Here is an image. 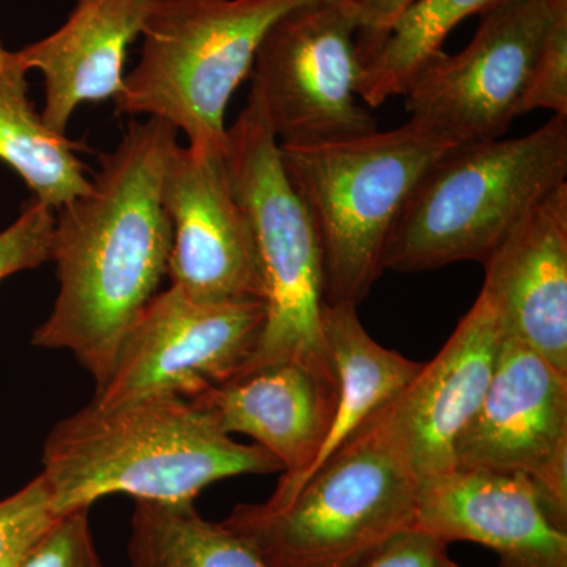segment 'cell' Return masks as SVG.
<instances>
[{"label":"cell","instance_id":"obj_1","mask_svg":"<svg viewBox=\"0 0 567 567\" xmlns=\"http://www.w3.org/2000/svg\"><path fill=\"white\" fill-rule=\"evenodd\" d=\"M177 137L159 118H133L117 147L99 156L89 192L55 210L51 260L59 293L32 344L69 350L95 386L167 276L173 230L162 188Z\"/></svg>","mask_w":567,"mask_h":567},{"label":"cell","instance_id":"obj_2","mask_svg":"<svg viewBox=\"0 0 567 567\" xmlns=\"http://www.w3.org/2000/svg\"><path fill=\"white\" fill-rule=\"evenodd\" d=\"M41 462L58 516L115 494L194 503L216 481L282 472L265 447L234 442L207 410L173 394L85 405L52 427Z\"/></svg>","mask_w":567,"mask_h":567},{"label":"cell","instance_id":"obj_3","mask_svg":"<svg viewBox=\"0 0 567 567\" xmlns=\"http://www.w3.org/2000/svg\"><path fill=\"white\" fill-rule=\"evenodd\" d=\"M567 183V115L513 140L454 145L427 171L395 221L383 270L421 274L484 265L518 224Z\"/></svg>","mask_w":567,"mask_h":567},{"label":"cell","instance_id":"obj_4","mask_svg":"<svg viewBox=\"0 0 567 567\" xmlns=\"http://www.w3.org/2000/svg\"><path fill=\"white\" fill-rule=\"evenodd\" d=\"M390 402L358 425L289 503H241L224 527L270 567H346L413 527L421 477Z\"/></svg>","mask_w":567,"mask_h":567},{"label":"cell","instance_id":"obj_5","mask_svg":"<svg viewBox=\"0 0 567 567\" xmlns=\"http://www.w3.org/2000/svg\"><path fill=\"white\" fill-rule=\"evenodd\" d=\"M454 145L413 122L328 144L284 147L281 162L315 224L324 303L358 306L383 271V252L410 194Z\"/></svg>","mask_w":567,"mask_h":567},{"label":"cell","instance_id":"obj_6","mask_svg":"<svg viewBox=\"0 0 567 567\" xmlns=\"http://www.w3.org/2000/svg\"><path fill=\"white\" fill-rule=\"evenodd\" d=\"M224 156L235 197L251 230L265 303L262 334L238 374L260 365L297 363L338 382L323 334L319 238L287 178L279 142L252 93L227 128Z\"/></svg>","mask_w":567,"mask_h":567},{"label":"cell","instance_id":"obj_7","mask_svg":"<svg viewBox=\"0 0 567 567\" xmlns=\"http://www.w3.org/2000/svg\"><path fill=\"white\" fill-rule=\"evenodd\" d=\"M315 0H156L115 114L173 125L194 151L224 152L226 110L270 25Z\"/></svg>","mask_w":567,"mask_h":567},{"label":"cell","instance_id":"obj_8","mask_svg":"<svg viewBox=\"0 0 567 567\" xmlns=\"http://www.w3.org/2000/svg\"><path fill=\"white\" fill-rule=\"evenodd\" d=\"M357 33L352 0L295 7L265 33L249 78L279 145L328 144L379 130L358 95Z\"/></svg>","mask_w":567,"mask_h":567},{"label":"cell","instance_id":"obj_9","mask_svg":"<svg viewBox=\"0 0 567 567\" xmlns=\"http://www.w3.org/2000/svg\"><path fill=\"white\" fill-rule=\"evenodd\" d=\"M468 44L442 52L404 93L410 122L451 145L498 140L524 115L554 0H498Z\"/></svg>","mask_w":567,"mask_h":567},{"label":"cell","instance_id":"obj_10","mask_svg":"<svg viewBox=\"0 0 567 567\" xmlns=\"http://www.w3.org/2000/svg\"><path fill=\"white\" fill-rule=\"evenodd\" d=\"M264 324L262 300L204 303L171 286L148 301L123 336L91 405L112 409L159 394L197 398L244 369Z\"/></svg>","mask_w":567,"mask_h":567},{"label":"cell","instance_id":"obj_11","mask_svg":"<svg viewBox=\"0 0 567 567\" xmlns=\"http://www.w3.org/2000/svg\"><path fill=\"white\" fill-rule=\"evenodd\" d=\"M454 468L529 477L548 520L567 533V375L503 338L491 385L458 434Z\"/></svg>","mask_w":567,"mask_h":567},{"label":"cell","instance_id":"obj_12","mask_svg":"<svg viewBox=\"0 0 567 567\" xmlns=\"http://www.w3.org/2000/svg\"><path fill=\"white\" fill-rule=\"evenodd\" d=\"M224 152L177 145L171 155L162 188L173 230L167 276L171 286L204 303L264 301L251 230Z\"/></svg>","mask_w":567,"mask_h":567},{"label":"cell","instance_id":"obj_13","mask_svg":"<svg viewBox=\"0 0 567 567\" xmlns=\"http://www.w3.org/2000/svg\"><path fill=\"white\" fill-rule=\"evenodd\" d=\"M413 527L491 548L498 567H567V533L548 520L529 477L451 468L421 481Z\"/></svg>","mask_w":567,"mask_h":567},{"label":"cell","instance_id":"obj_14","mask_svg":"<svg viewBox=\"0 0 567 567\" xmlns=\"http://www.w3.org/2000/svg\"><path fill=\"white\" fill-rule=\"evenodd\" d=\"M503 338L495 306L481 289L434 360L390 402L421 481L454 468V442L487 393Z\"/></svg>","mask_w":567,"mask_h":567},{"label":"cell","instance_id":"obj_15","mask_svg":"<svg viewBox=\"0 0 567 567\" xmlns=\"http://www.w3.org/2000/svg\"><path fill=\"white\" fill-rule=\"evenodd\" d=\"M483 290L506 336L567 375V183L483 265Z\"/></svg>","mask_w":567,"mask_h":567},{"label":"cell","instance_id":"obj_16","mask_svg":"<svg viewBox=\"0 0 567 567\" xmlns=\"http://www.w3.org/2000/svg\"><path fill=\"white\" fill-rule=\"evenodd\" d=\"M338 382L297 363L260 365L189 399L226 434L251 436L282 465L275 491L293 484L317 456L333 425Z\"/></svg>","mask_w":567,"mask_h":567},{"label":"cell","instance_id":"obj_17","mask_svg":"<svg viewBox=\"0 0 567 567\" xmlns=\"http://www.w3.org/2000/svg\"><path fill=\"white\" fill-rule=\"evenodd\" d=\"M156 0H74L58 31L18 50L44 80V123L66 134L82 104L115 100L123 91L128 50L140 39Z\"/></svg>","mask_w":567,"mask_h":567},{"label":"cell","instance_id":"obj_18","mask_svg":"<svg viewBox=\"0 0 567 567\" xmlns=\"http://www.w3.org/2000/svg\"><path fill=\"white\" fill-rule=\"evenodd\" d=\"M358 306L323 303V334L338 377V406L330 434L315 464L282 491L265 502L270 507L289 503L306 481L322 466L358 425L380 406L393 401L417 375L423 363L388 350L369 336L357 312Z\"/></svg>","mask_w":567,"mask_h":567},{"label":"cell","instance_id":"obj_19","mask_svg":"<svg viewBox=\"0 0 567 567\" xmlns=\"http://www.w3.org/2000/svg\"><path fill=\"white\" fill-rule=\"evenodd\" d=\"M28 74L18 51L0 37V162L20 175L35 199L59 210L91 188L78 156L89 148L44 123L29 99Z\"/></svg>","mask_w":567,"mask_h":567},{"label":"cell","instance_id":"obj_20","mask_svg":"<svg viewBox=\"0 0 567 567\" xmlns=\"http://www.w3.org/2000/svg\"><path fill=\"white\" fill-rule=\"evenodd\" d=\"M126 554L130 567H270L244 537L205 520L194 503L137 499Z\"/></svg>","mask_w":567,"mask_h":567},{"label":"cell","instance_id":"obj_21","mask_svg":"<svg viewBox=\"0 0 567 567\" xmlns=\"http://www.w3.org/2000/svg\"><path fill=\"white\" fill-rule=\"evenodd\" d=\"M498 0H417L394 22L382 43L363 63L360 95L377 107L404 95L413 80L443 51L450 33L473 14L484 13Z\"/></svg>","mask_w":567,"mask_h":567},{"label":"cell","instance_id":"obj_22","mask_svg":"<svg viewBox=\"0 0 567 567\" xmlns=\"http://www.w3.org/2000/svg\"><path fill=\"white\" fill-rule=\"evenodd\" d=\"M59 517L41 473L28 486L0 499V567H21Z\"/></svg>","mask_w":567,"mask_h":567},{"label":"cell","instance_id":"obj_23","mask_svg":"<svg viewBox=\"0 0 567 567\" xmlns=\"http://www.w3.org/2000/svg\"><path fill=\"white\" fill-rule=\"evenodd\" d=\"M55 210L32 197L17 221L0 233V281L51 260Z\"/></svg>","mask_w":567,"mask_h":567},{"label":"cell","instance_id":"obj_24","mask_svg":"<svg viewBox=\"0 0 567 567\" xmlns=\"http://www.w3.org/2000/svg\"><path fill=\"white\" fill-rule=\"evenodd\" d=\"M535 110L567 115V0H554V18L524 103V114Z\"/></svg>","mask_w":567,"mask_h":567},{"label":"cell","instance_id":"obj_25","mask_svg":"<svg viewBox=\"0 0 567 567\" xmlns=\"http://www.w3.org/2000/svg\"><path fill=\"white\" fill-rule=\"evenodd\" d=\"M21 567H103L89 524V507L59 517Z\"/></svg>","mask_w":567,"mask_h":567},{"label":"cell","instance_id":"obj_26","mask_svg":"<svg viewBox=\"0 0 567 567\" xmlns=\"http://www.w3.org/2000/svg\"><path fill=\"white\" fill-rule=\"evenodd\" d=\"M447 555V544L423 529L394 533L346 567H436Z\"/></svg>","mask_w":567,"mask_h":567},{"label":"cell","instance_id":"obj_27","mask_svg":"<svg viewBox=\"0 0 567 567\" xmlns=\"http://www.w3.org/2000/svg\"><path fill=\"white\" fill-rule=\"evenodd\" d=\"M417 0H352L358 13L357 48L361 62L368 61L394 22Z\"/></svg>","mask_w":567,"mask_h":567},{"label":"cell","instance_id":"obj_28","mask_svg":"<svg viewBox=\"0 0 567 567\" xmlns=\"http://www.w3.org/2000/svg\"><path fill=\"white\" fill-rule=\"evenodd\" d=\"M436 567H462V566H458L457 563H454L453 559H451L450 557H443L442 561L439 563V566Z\"/></svg>","mask_w":567,"mask_h":567}]
</instances>
